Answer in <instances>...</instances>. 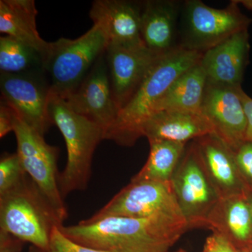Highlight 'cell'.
Instances as JSON below:
<instances>
[{"label":"cell","mask_w":252,"mask_h":252,"mask_svg":"<svg viewBox=\"0 0 252 252\" xmlns=\"http://www.w3.org/2000/svg\"><path fill=\"white\" fill-rule=\"evenodd\" d=\"M59 228L76 243L111 252H169L189 230L186 221L162 217H108Z\"/></svg>","instance_id":"1"},{"label":"cell","mask_w":252,"mask_h":252,"mask_svg":"<svg viewBox=\"0 0 252 252\" xmlns=\"http://www.w3.org/2000/svg\"><path fill=\"white\" fill-rule=\"evenodd\" d=\"M203 53L178 46L162 54L149 69L138 89L104 133V140L132 147L141 137L149 118L162 95L181 74L196 65Z\"/></svg>","instance_id":"2"},{"label":"cell","mask_w":252,"mask_h":252,"mask_svg":"<svg viewBox=\"0 0 252 252\" xmlns=\"http://www.w3.org/2000/svg\"><path fill=\"white\" fill-rule=\"evenodd\" d=\"M67 217L28 175L14 190L0 197V230L31 246L46 248L53 231Z\"/></svg>","instance_id":"3"},{"label":"cell","mask_w":252,"mask_h":252,"mask_svg":"<svg viewBox=\"0 0 252 252\" xmlns=\"http://www.w3.org/2000/svg\"><path fill=\"white\" fill-rule=\"evenodd\" d=\"M49 112L65 141L67 161L59 175L60 191L68 194L87 188L96 147L104 140L100 126L73 111L64 99L49 94Z\"/></svg>","instance_id":"4"},{"label":"cell","mask_w":252,"mask_h":252,"mask_svg":"<svg viewBox=\"0 0 252 252\" xmlns=\"http://www.w3.org/2000/svg\"><path fill=\"white\" fill-rule=\"evenodd\" d=\"M107 46V36L97 24L77 39L61 38L51 42L43 63L44 72L49 77L50 94L67 98L106 52Z\"/></svg>","instance_id":"5"},{"label":"cell","mask_w":252,"mask_h":252,"mask_svg":"<svg viewBox=\"0 0 252 252\" xmlns=\"http://www.w3.org/2000/svg\"><path fill=\"white\" fill-rule=\"evenodd\" d=\"M236 0L223 9L207 6L200 0L184 3L182 11V42L180 45L204 53L239 32L248 30L251 18L240 11Z\"/></svg>","instance_id":"6"},{"label":"cell","mask_w":252,"mask_h":252,"mask_svg":"<svg viewBox=\"0 0 252 252\" xmlns=\"http://www.w3.org/2000/svg\"><path fill=\"white\" fill-rule=\"evenodd\" d=\"M171 184L189 229L206 228L209 215L220 198L207 175L195 141L187 145Z\"/></svg>","instance_id":"7"},{"label":"cell","mask_w":252,"mask_h":252,"mask_svg":"<svg viewBox=\"0 0 252 252\" xmlns=\"http://www.w3.org/2000/svg\"><path fill=\"white\" fill-rule=\"evenodd\" d=\"M108 217H162L187 222L171 182L131 180L108 203L84 220L92 222Z\"/></svg>","instance_id":"8"},{"label":"cell","mask_w":252,"mask_h":252,"mask_svg":"<svg viewBox=\"0 0 252 252\" xmlns=\"http://www.w3.org/2000/svg\"><path fill=\"white\" fill-rule=\"evenodd\" d=\"M14 132L17 140V154L28 177L59 212L67 215L59 189V149L46 143L44 136L16 114Z\"/></svg>","instance_id":"9"},{"label":"cell","mask_w":252,"mask_h":252,"mask_svg":"<svg viewBox=\"0 0 252 252\" xmlns=\"http://www.w3.org/2000/svg\"><path fill=\"white\" fill-rule=\"evenodd\" d=\"M44 70L8 74L1 72V99L23 122L41 135L54 125L49 112L50 87Z\"/></svg>","instance_id":"10"},{"label":"cell","mask_w":252,"mask_h":252,"mask_svg":"<svg viewBox=\"0 0 252 252\" xmlns=\"http://www.w3.org/2000/svg\"><path fill=\"white\" fill-rule=\"evenodd\" d=\"M242 86L218 85L207 82L201 113L217 136L235 152L245 142L248 119L241 96Z\"/></svg>","instance_id":"11"},{"label":"cell","mask_w":252,"mask_h":252,"mask_svg":"<svg viewBox=\"0 0 252 252\" xmlns=\"http://www.w3.org/2000/svg\"><path fill=\"white\" fill-rule=\"evenodd\" d=\"M64 100L73 111L100 126L104 133L112 126L119 109L113 96L105 53Z\"/></svg>","instance_id":"12"},{"label":"cell","mask_w":252,"mask_h":252,"mask_svg":"<svg viewBox=\"0 0 252 252\" xmlns=\"http://www.w3.org/2000/svg\"><path fill=\"white\" fill-rule=\"evenodd\" d=\"M161 55L144 45L107 46L106 61L113 96L119 111L130 100Z\"/></svg>","instance_id":"13"},{"label":"cell","mask_w":252,"mask_h":252,"mask_svg":"<svg viewBox=\"0 0 252 252\" xmlns=\"http://www.w3.org/2000/svg\"><path fill=\"white\" fill-rule=\"evenodd\" d=\"M142 3L126 0H95L89 16L102 28L108 46H142Z\"/></svg>","instance_id":"14"},{"label":"cell","mask_w":252,"mask_h":252,"mask_svg":"<svg viewBox=\"0 0 252 252\" xmlns=\"http://www.w3.org/2000/svg\"><path fill=\"white\" fill-rule=\"evenodd\" d=\"M250 49V35L248 30H245L204 52L200 64L206 74L207 82L241 86Z\"/></svg>","instance_id":"15"},{"label":"cell","mask_w":252,"mask_h":252,"mask_svg":"<svg viewBox=\"0 0 252 252\" xmlns=\"http://www.w3.org/2000/svg\"><path fill=\"white\" fill-rule=\"evenodd\" d=\"M194 141L207 175L220 198L246 193L249 187L239 171L235 152L214 134Z\"/></svg>","instance_id":"16"},{"label":"cell","mask_w":252,"mask_h":252,"mask_svg":"<svg viewBox=\"0 0 252 252\" xmlns=\"http://www.w3.org/2000/svg\"><path fill=\"white\" fill-rule=\"evenodd\" d=\"M180 4L171 0H149L142 3L141 36L144 46L158 54L176 47Z\"/></svg>","instance_id":"17"},{"label":"cell","mask_w":252,"mask_h":252,"mask_svg":"<svg viewBox=\"0 0 252 252\" xmlns=\"http://www.w3.org/2000/svg\"><path fill=\"white\" fill-rule=\"evenodd\" d=\"M214 134L211 124L202 113L159 112L146 123L143 136L149 141L163 140L188 144Z\"/></svg>","instance_id":"18"},{"label":"cell","mask_w":252,"mask_h":252,"mask_svg":"<svg viewBox=\"0 0 252 252\" xmlns=\"http://www.w3.org/2000/svg\"><path fill=\"white\" fill-rule=\"evenodd\" d=\"M206 228L224 237L238 250L251 248V214L246 193L220 199L209 215Z\"/></svg>","instance_id":"19"},{"label":"cell","mask_w":252,"mask_h":252,"mask_svg":"<svg viewBox=\"0 0 252 252\" xmlns=\"http://www.w3.org/2000/svg\"><path fill=\"white\" fill-rule=\"evenodd\" d=\"M36 9L34 0H1L0 32L37 51L45 60L51 42L44 41L36 28Z\"/></svg>","instance_id":"20"},{"label":"cell","mask_w":252,"mask_h":252,"mask_svg":"<svg viewBox=\"0 0 252 252\" xmlns=\"http://www.w3.org/2000/svg\"><path fill=\"white\" fill-rule=\"evenodd\" d=\"M207 84L206 74L198 63L172 83L158 102L154 114L163 111L201 113Z\"/></svg>","instance_id":"21"},{"label":"cell","mask_w":252,"mask_h":252,"mask_svg":"<svg viewBox=\"0 0 252 252\" xmlns=\"http://www.w3.org/2000/svg\"><path fill=\"white\" fill-rule=\"evenodd\" d=\"M148 159L132 181L170 182L188 144L169 141H149Z\"/></svg>","instance_id":"22"},{"label":"cell","mask_w":252,"mask_h":252,"mask_svg":"<svg viewBox=\"0 0 252 252\" xmlns=\"http://www.w3.org/2000/svg\"><path fill=\"white\" fill-rule=\"evenodd\" d=\"M0 70L8 74L44 70L42 58L35 50L17 39L7 35L1 36Z\"/></svg>","instance_id":"23"},{"label":"cell","mask_w":252,"mask_h":252,"mask_svg":"<svg viewBox=\"0 0 252 252\" xmlns=\"http://www.w3.org/2000/svg\"><path fill=\"white\" fill-rule=\"evenodd\" d=\"M27 175L17 152L4 155L0 160V197L14 190Z\"/></svg>","instance_id":"24"},{"label":"cell","mask_w":252,"mask_h":252,"mask_svg":"<svg viewBox=\"0 0 252 252\" xmlns=\"http://www.w3.org/2000/svg\"><path fill=\"white\" fill-rule=\"evenodd\" d=\"M28 252H111L88 248L63 234L59 228L53 231L49 245L44 249L31 246Z\"/></svg>","instance_id":"25"},{"label":"cell","mask_w":252,"mask_h":252,"mask_svg":"<svg viewBox=\"0 0 252 252\" xmlns=\"http://www.w3.org/2000/svg\"><path fill=\"white\" fill-rule=\"evenodd\" d=\"M235 160L242 177L252 188V142H245L235 152Z\"/></svg>","instance_id":"26"},{"label":"cell","mask_w":252,"mask_h":252,"mask_svg":"<svg viewBox=\"0 0 252 252\" xmlns=\"http://www.w3.org/2000/svg\"><path fill=\"white\" fill-rule=\"evenodd\" d=\"M202 252H238V250L224 237L212 233L207 237Z\"/></svg>","instance_id":"27"},{"label":"cell","mask_w":252,"mask_h":252,"mask_svg":"<svg viewBox=\"0 0 252 252\" xmlns=\"http://www.w3.org/2000/svg\"><path fill=\"white\" fill-rule=\"evenodd\" d=\"M15 113L4 101L0 104V137L3 138L9 132H14Z\"/></svg>","instance_id":"28"},{"label":"cell","mask_w":252,"mask_h":252,"mask_svg":"<svg viewBox=\"0 0 252 252\" xmlns=\"http://www.w3.org/2000/svg\"><path fill=\"white\" fill-rule=\"evenodd\" d=\"M24 243L14 235L0 230V252H21Z\"/></svg>","instance_id":"29"},{"label":"cell","mask_w":252,"mask_h":252,"mask_svg":"<svg viewBox=\"0 0 252 252\" xmlns=\"http://www.w3.org/2000/svg\"><path fill=\"white\" fill-rule=\"evenodd\" d=\"M240 96L246 113L248 119V127H247L245 142H252V98L248 95L243 89L240 90Z\"/></svg>","instance_id":"30"},{"label":"cell","mask_w":252,"mask_h":252,"mask_svg":"<svg viewBox=\"0 0 252 252\" xmlns=\"http://www.w3.org/2000/svg\"><path fill=\"white\" fill-rule=\"evenodd\" d=\"M247 198L250 207V214H251L252 230V188H249L246 192Z\"/></svg>","instance_id":"31"},{"label":"cell","mask_w":252,"mask_h":252,"mask_svg":"<svg viewBox=\"0 0 252 252\" xmlns=\"http://www.w3.org/2000/svg\"><path fill=\"white\" fill-rule=\"evenodd\" d=\"M238 4H241L247 9L252 11V0H236Z\"/></svg>","instance_id":"32"},{"label":"cell","mask_w":252,"mask_h":252,"mask_svg":"<svg viewBox=\"0 0 252 252\" xmlns=\"http://www.w3.org/2000/svg\"><path fill=\"white\" fill-rule=\"evenodd\" d=\"M238 252H252V248H245L238 250Z\"/></svg>","instance_id":"33"},{"label":"cell","mask_w":252,"mask_h":252,"mask_svg":"<svg viewBox=\"0 0 252 252\" xmlns=\"http://www.w3.org/2000/svg\"><path fill=\"white\" fill-rule=\"evenodd\" d=\"M175 252H186L185 251V250H179V251Z\"/></svg>","instance_id":"34"},{"label":"cell","mask_w":252,"mask_h":252,"mask_svg":"<svg viewBox=\"0 0 252 252\" xmlns=\"http://www.w3.org/2000/svg\"></svg>","instance_id":"35"}]
</instances>
